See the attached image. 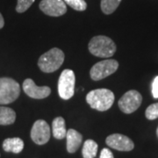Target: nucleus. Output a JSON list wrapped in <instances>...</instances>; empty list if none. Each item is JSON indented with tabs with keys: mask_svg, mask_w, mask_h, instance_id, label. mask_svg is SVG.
<instances>
[{
	"mask_svg": "<svg viewBox=\"0 0 158 158\" xmlns=\"http://www.w3.org/2000/svg\"><path fill=\"white\" fill-rule=\"evenodd\" d=\"M114 94L108 89H97L90 90L86 95V101L92 109L100 112L107 111L114 102Z\"/></svg>",
	"mask_w": 158,
	"mask_h": 158,
	"instance_id": "nucleus-1",
	"label": "nucleus"
},
{
	"mask_svg": "<svg viewBox=\"0 0 158 158\" xmlns=\"http://www.w3.org/2000/svg\"><path fill=\"white\" fill-rule=\"evenodd\" d=\"M88 48L93 56L101 58L112 57L117 49L113 40L104 35L93 37L89 42Z\"/></svg>",
	"mask_w": 158,
	"mask_h": 158,
	"instance_id": "nucleus-2",
	"label": "nucleus"
},
{
	"mask_svg": "<svg viewBox=\"0 0 158 158\" xmlns=\"http://www.w3.org/2000/svg\"><path fill=\"white\" fill-rule=\"evenodd\" d=\"M63 62L64 53L61 49L54 48L40 57L38 66L42 72L52 73L60 68Z\"/></svg>",
	"mask_w": 158,
	"mask_h": 158,
	"instance_id": "nucleus-3",
	"label": "nucleus"
},
{
	"mask_svg": "<svg viewBox=\"0 0 158 158\" xmlns=\"http://www.w3.org/2000/svg\"><path fill=\"white\" fill-rule=\"evenodd\" d=\"M20 94V87L17 81L9 77L0 78V105L14 102Z\"/></svg>",
	"mask_w": 158,
	"mask_h": 158,
	"instance_id": "nucleus-4",
	"label": "nucleus"
},
{
	"mask_svg": "<svg viewBox=\"0 0 158 158\" xmlns=\"http://www.w3.org/2000/svg\"><path fill=\"white\" fill-rule=\"evenodd\" d=\"M76 77L75 73L71 69H64L60 75L58 81V93L62 99L71 98L75 92Z\"/></svg>",
	"mask_w": 158,
	"mask_h": 158,
	"instance_id": "nucleus-5",
	"label": "nucleus"
},
{
	"mask_svg": "<svg viewBox=\"0 0 158 158\" xmlns=\"http://www.w3.org/2000/svg\"><path fill=\"white\" fill-rule=\"evenodd\" d=\"M118 68V62L114 59L104 60L97 62L90 69V78L93 81H99L113 74Z\"/></svg>",
	"mask_w": 158,
	"mask_h": 158,
	"instance_id": "nucleus-6",
	"label": "nucleus"
},
{
	"mask_svg": "<svg viewBox=\"0 0 158 158\" xmlns=\"http://www.w3.org/2000/svg\"><path fill=\"white\" fill-rule=\"evenodd\" d=\"M141 102H142V97L141 93L137 90H131L126 92L123 96L120 98L118 100V107L124 113L129 114V113L135 112L138 108L140 107Z\"/></svg>",
	"mask_w": 158,
	"mask_h": 158,
	"instance_id": "nucleus-7",
	"label": "nucleus"
},
{
	"mask_svg": "<svg viewBox=\"0 0 158 158\" xmlns=\"http://www.w3.org/2000/svg\"><path fill=\"white\" fill-rule=\"evenodd\" d=\"M51 135L50 127L43 119H39L34 122L31 129V138L34 143L38 145L46 144L49 141Z\"/></svg>",
	"mask_w": 158,
	"mask_h": 158,
	"instance_id": "nucleus-8",
	"label": "nucleus"
},
{
	"mask_svg": "<svg viewBox=\"0 0 158 158\" xmlns=\"http://www.w3.org/2000/svg\"><path fill=\"white\" fill-rule=\"evenodd\" d=\"M40 9L52 17H59L67 12V6L62 0H42L40 3Z\"/></svg>",
	"mask_w": 158,
	"mask_h": 158,
	"instance_id": "nucleus-9",
	"label": "nucleus"
},
{
	"mask_svg": "<svg viewBox=\"0 0 158 158\" xmlns=\"http://www.w3.org/2000/svg\"><path fill=\"white\" fill-rule=\"evenodd\" d=\"M106 143L110 148L118 151H131L135 148V144L130 138L120 134L109 135L106 140Z\"/></svg>",
	"mask_w": 158,
	"mask_h": 158,
	"instance_id": "nucleus-10",
	"label": "nucleus"
},
{
	"mask_svg": "<svg viewBox=\"0 0 158 158\" xmlns=\"http://www.w3.org/2000/svg\"><path fill=\"white\" fill-rule=\"evenodd\" d=\"M23 90L32 98L42 99L50 95L51 89L48 86H37L32 79L27 78L23 82Z\"/></svg>",
	"mask_w": 158,
	"mask_h": 158,
	"instance_id": "nucleus-11",
	"label": "nucleus"
},
{
	"mask_svg": "<svg viewBox=\"0 0 158 158\" xmlns=\"http://www.w3.org/2000/svg\"><path fill=\"white\" fill-rule=\"evenodd\" d=\"M67 150L69 153H75L80 147L83 136L75 129H69L67 131Z\"/></svg>",
	"mask_w": 158,
	"mask_h": 158,
	"instance_id": "nucleus-12",
	"label": "nucleus"
},
{
	"mask_svg": "<svg viewBox=\"0 0 158 158\" xmlns=\"http://www.w3.org/2000/svg\"><path fill=\"white\" fill-rule=\"evenodd\" d=\"M3 148L6 152H12L19 154L24 148V141L19 137L7 138L3 142Z\"/></svg>",
	"mask_w": 158,
	"mask_h": 158,
	"instance_id": "nucleus-13",
	"label": "nucleus"
},
{
	"mask_svg": "<svg viewBox=\"0 0 158 158\" xmlns=\"http://www.w3.org/2000/svg\"><path fill=\"white\" fill-rule=\"evenodd\" d=\"M53 135L57 140H62L66 137L67 130L65 127V120L62 117H57L52 122Z\"/></svg>",
	"mask_w": 158,
	"mask_h": 158,
	"instance_id": "nucleus-14",
	"label": "nucleus"
},
{
	"mask_svg": "<svg viewBox=\"0 0 158 158\" xmlns=\"http://www.w3.org/2000/svg\"><path fill=\"white\" fill-rule=\"evenodd\" d=\"M16 119V113L9 107L0 106V125L7 126L14 123Z\"/></svg>",
	"mask_w": 158,
	"mask_h": 158,
	"instance_id": "nucleus-15",
	"label": "nucleus"
},
{
	"mask_svg": "<svg viewBox=\"0 0 158 158\" xmlns=\"http://www.w3.org/2000/svg\"><path fill=\"white\" fill-rule=\"evenodd\" d=\"M98 143L93 140H87L84 143L82 155L84 158H95L98 153Z\"/></svg>",
	"mask_w": 158,
	"mask_h": 158,
	"instance_id": "nucleus-16",
	"label": "nucleus"
},
{
	"mask_svg": "<svg viewBox=\"0 0 158 158\" xmlns=\"http://www.w3.org/2000/svg\"><path fill=\"white\" fill-rule=\"evenodd\" d=\"M121 0H101V10L105 14H112L119 6Z\"/></svg>",
	"mask_w": 158,
	"mask_h": 158,
	"instance_id": "nucleus-17",
	"label": "nucleus"
},
{
	"mask_svg": "<svg viewBox=\"0 0 158 158\" xmlns=\"http://www.w3.org/2000/svg\"><path fill=\"white\" fill-rule=\"evenodd\" d=\"M63 1L65 2V4H67L76 11H83L87 8V4L85 0H63Z\"/></svg>",
	"mask_w": 158,
	"mask_h": 158,
	"instance_id": "nucleus-18",
	"label": "nucleus"
},
{
	"mask_svg": "<svg viewBox=\"0 0 158 158\" xmlns=\"http://www.w3.org/2000/svg\"><path fill=\"white\" fill-rule=\"evenodd\" d=\"M145 116L149 120H153L158 118V103L153 104L146 109Z\"/></svg>",
	"mask_w": 158,
	"mask_h": 158,
	"instance_id": "nucleus-19",
	"label": "nucleus"
},
{
	"mask_svg": "<svg viewBox=\"0 0 158 158\" xmlns=\"http://www.w3.org/2000/svg\"><path fill=\"white\" fill-rule=\"evenodd\" d=\"M35 0H18L16 11L19 13L25 12L34 3Z\"/></svg>",
	"mask_w": 158,
	"mask_h": 158,
	"instance_id": "nucleus-20",
	"label": "nucleus"
},
{
	"mask_svg": "<svg viewBox=\"0 0 158 158\" xmlns=\"http://www.w3.org/2000/svg\"><path fill=\"white\" fill-rule=\"evenodd\" d=\"M152 94L154 98H158V76L156 77L152 83Z\"/></svg>",
	"mask_w": 158,
	"mask_h": 158,
	"instance_id": "nucleus-21",
	"label": "nucleus"
},
{
	"mask_svg": "<svg viewBox=\"0 0 158 158\" xmlns=\"http://www.w3.org/2000/svg\"><path fill=\"white\" fill-rule=\"evenodd\" d=\"M99 158H114L113 157V154L109 148H103L100 153V157Z\"/></svg>",
	"mask_w": 158,
	"mask_h": 158,
	"instance_id": "nucleus-22",
	"label": "nucleus"
},
{
	"mask_svg": "<svg viewBox=\"0 0 158 158\" xmlns=\"http://www.w3.org/2000/svg\"><path fill=\"white\" fill-rule=\"evenodd\" d=\"M5 26V20H4V18L2 16V14L0 13V29L3 28Z\"/></svg>",
	"mask_w": 158,
	"mask_h": 158,
	"instance_id": "nucleus-23",
	"label": "nucleus"
},
{
	"mask_svg": "<svg viewBox=\"0 0 158 158\" xmlns=\"http://www.w3.org/2000/svg\"><path fill=\"white\" fill-rule=\"evenodd\" d=\"M156 135H157L158 137V127H157V129H156Z\"/></svg>",
	"mask_w": 158,
	"mask_h": 158,
	"instance_id": "nucleus-24",
	"label": "nucleus"
}]
</instances>
